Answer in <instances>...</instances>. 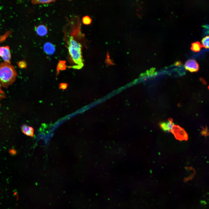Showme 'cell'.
Listing matches in <instances>:
<instances>
[{
    "instance_id": "6da1fadb",
    "label": "cell",
    "mask_w": 209,
    "mask_h": 209,
    "mask_svg": "<svg viewBox=\"0 0 209 209\" xmlns=\"http://www.w3.org/2000/svg\"><path fill=\"white\" fill-rule=\"evenodd\" d=\"M17 73L14 66L10 63L0 64V86L7 88L15 81Z\"/></svg>"
},
{
    "instance_id": "7a4b0ae2",
    "label": "cell",
    "mask_w": 209,
    "mask_h": 209,
    "mask_svg": "<svg viewBox=\"0 0 209 209\" xmlns=\"http://www.w3.org/2000/svg\"><path fill=\"white\" fill-rule=\"evenodd\" d=\"M68 44L69 54L72 61L76 64L71 67L75 69H81L84 66L81 45L76 41L72 36L70 37Z\"/></svg>"
},
{
    "instance_id": "3957f363",
    "label": "cell",
    "mask_w": 209,
    "mask_h": 209,
    "mask_svg": "<svg viewBox=\"0 0 209 209\" xmlns=\"http://www.w3.org/2000/svg\"><path fill=\"white\" fill-rule=\"evenodd\" d=\"M171 132L174 135L175 138L177 140L182 141L187 140L188 136L185 130L178 125H174Z\"/></svg>"
},
{
    "instance_id": "277c9868",
    "label": "cell",
    "mask_w": 209,
    "mask_h": 209,
    "mask_svg": "<svg viewBox=\"0 0 209 209\" xmlns=\"http://www.w3.org/2000/svg\"><path fill=\"white\" fill-rule=\"evenodd\" d=\"M0 56L4 61V62L10 63L11 55L9 46H0Z\"/></svg>"
},
{
    "instance_id": "5b68a950",
    "label": "cell",
    "mask_w": 209,
    "mask_h": 209,
    "mask_svg": "<svg viewBox=\"0 0 209 209\" xmlns=\"http://www.w3.org/2000/svg\"><path fill=\"white\" fill-rule=\"evenodd\" d=\"M185 67L187 70L191 72L197 71L199 69L198 64L193 59L188 60L185 64Z\"/></svg>"
},
{
    "instance_id": "8992f818",
    "label": "cell",
    "mask_w": 209,
    "mask_h": 209,
    "mask_svg": "<svg viewBox=\"0 0 209 209\" xmlns=\"http://www.w3.org/2000/svg\"><path fill=\"white\" fill-rule=\"evenodd\" d=\"M44 52L49 55H53L55 51V47L54 45L49 42H46L43 46Z\"/></svg>"
},
{
    "instance_id": "52a82bcc",
    "label": "cell",
    "mask_w": 209,
    "mask_h": 209,
    "mask_svg": "<svg viewBox=\"0 0 209 209\" xmlns=\"http://www.w3.org/2000/svg\"><path fill=\"white\" fill-rule=\"evenodd\" d=\"M174 125L172 119H169L167 121L161 123L160 126L161 127L164 131L171 132Z\"/></svg>"
},
{
    "instance_id": "ba28073f",
    "label": "cell",
    "mask_w": 209,
    "mask_h": 209,
    "mask_svg": "<svg viewBox=\"0 0 209 209\" xmlns=\"http://www.w3.org/2000/svg\"><path fill=\"white\" fill-rule=\"evenodd\" d=\"M22 132L25 135L33 137L34 135V131L33 128L26 125H23L21 127Z\"/></svg>"
},
{
    "instance_id": "9c48e42d",
    "label": "cell",
    "mask_w": 209,
    "mask_h": 209,
    "mask_svg": "<svg viewBox=\"0 0 209 209\" xmlns=\"http://www.w3.org/2000/svg\"><path fill=\"white\" fill-rule=\"evenodd\" d=\"M36 31L37 34L40 36H43L46 35L48 32L46 27L44 25H40L37 27Z\"/></svg>"
},
{
    "instance_id": "30bf717a",
    "label": "cell",
    "mask_w": 209,
    "mask_h": 209,
    "mask_svg": "<svg viewBox=\"0 0 209 209\" xmlns=\"http://www.w3.org/2000/svg\"><path fill=\"white\" fill-rule=\"evenodd\" d=\"M66 62L65 61L60 60L59 61L57 67V74L58 75L60 71L66 69Z\"/></svg>"
},
{
    "instance_id": "8fae6325",
    "label": "cell",
    "mask_w": 209,
    "mask_h": 209,
    "mask_svg": "<svg viewBox=\"0 0 209 209\" xmlns=\"http://www.w3.org/2000/svg\"><path fill=\"white\" fill-rule=\"evenodd\" d=\"M202 46L199 42H194L191 44V49L194 52H197L200 51Z\"/></svg>"
},
{
    "instance_id": "7c38bea8",
    "label": "cell",
    "mask_w": 209,
    "mask_h": 209,
    "mask_svg": "<svg viewBox=\"0 0 209 209\" xmlns=\"http://www.w3.org/2000/svg\"><path fill=\"white\" fill-rule=\"evenodd\" d=\"M55 1V0H32L31 2L33 4H47L51 3L54 2Z\"/></svg>"
},
{
    "instance_id": "4fadbf2b",
    "label": "cell",
    "mask_w": 209,
    "mask_h": 209,
    "mask_svg": "<svg viewBox=\"0 0 209 209\" xmlns=\"http://www.w3.org/2000/svg\"><path fill=\"white\" fill-rule=\"evenodd\" d=\"M209 38L208 36H206L203 38L201 40L202 47L206 48H209Z\"/></svg>"
},
{
    "instance_id": "5bb4252c",
    "label": "cell",
    "mask_w": 209,
    "mask_h": 209,
    "mask_svg": "<svg viewBox=\"0 0 209 209\" xmlns=\"http://www.w3.org/2000/svg\"><path fill=\"white\" fill-rule=\"evenodd\" d=\"M91 18L88 16H86L83 17L82 21L83 23L85 25H89L91 22Z\"/></svg>"
},
{
    "instance_id": "9a60e30c",
    "label": "cell",
    "mask_w": 209,
    "mask_h": 209,
    "mask_svg": "<svg viewBox=\"0 0 209 209\" xmlns=\"http://www.w3.org/2000/svg\"><path fill=\"white\" fill-rule=\"evenodd\" d=\"M201 133L202 135L205 136H208L209 134L207 128V127L203 128Z\"/></svg>"
},
{
    "instance_id": "2e32d148",
    "label": "cell",
    "mask_w": 209,
    "mask_h": 209,
    "mask_svg": "<svg viewBox=\"0 0 209 209\" xmlns=\"http://www.w3.org/2000/svg\"><path fill=\"white\" fill-rule=\"evenodd\" d=\"M18 65L21 68H25L26 67L27 64L25 61H21L18 63Z\"/></svg>"
},
{
    "instance_id": "e0dca14e",
    "label": "cell",
    "mask_w": 209,
    "mask_h": 209,
    "mask_svg": "<svg viewBox=\"0 0 209 209\" xmlns=\"http://www.w3.org/2000/svg\"><path fill=\"white\" fill-rule=\"evenodd\" d=\"M5 97V95L4 92L3 91L0 86V101L2 99Z\"/></svg>"
},
{
    "instance_id": "ac0fdd59",
    "label": "cell",
    "mask_w": 209,
    "mask_h": 209,
    "mask_svg": "<svg viewBox=\"0 0 209 209\" xmlns=\"http://www.w3.org/2000/svg\"><path fill=\"white\" fill-rule=\"evenodd\" d=\"M60 88L62 89H65L67 87V84L66 83H62L60 84Z\"/></svg>"
},
{
    "instance_id": "d6986e66",
    "label": "cell",
    "mask_w": 209,
    "mask_h": 209,
    "mask_svg": "<svg viewBox=\"0 0 209 209\" xmlns=\"http://www.w3.org/2000/svg\"><path fill=\"white\" fill-rule=\"evenodd\" d=\"M137 81V80L136 79L134 81L133 83L134 84L136 83V82Z\"/></svg>"
},
{
    "instance_id": "ffe728a7",
    "label": "cell",
    "mask_w": 209,
    "mask_h": 209,
    "mask_svg": "<svg viewBox=\"0 0 209 209\" xmlns=\"http://www.w3.org/2000/svg\"></svg>"
}]
</instances>
